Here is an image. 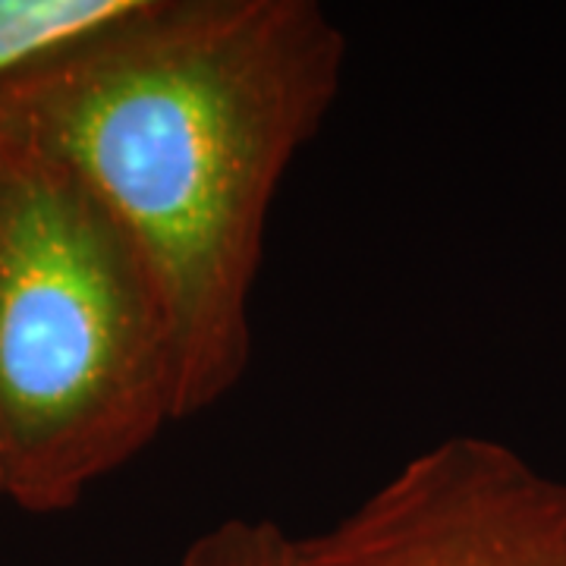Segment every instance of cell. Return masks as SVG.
<instances>
[{
  "label": "cell",
  "instance_id": "6da1fadb",
  "mask_svg": "<svg viewBox=\"0 0 566 566\" xmlns=\"http://www.w3.org/2000/svg\"><path fill=\"white\" fill-rule=\"evenodd\" d=\"M346 51L315 0H129L0 80V133L61 158L151 268L180 419L249 371L268 214L340 95Z\"/></svg>",
  "mask_w": 566,
  "mask_h": 566
},
{
  "label": "cell",
  "instance_id": "7a4b0ae2",
  "mask_svg": "<svg viewBox=\"0 0 566 566\" xmlns=\"http://www.w3.org/2000/svg\"><path fill=\"white\" fill-rule=\"evenodd\" d=\"M177 419L139 245L61 158L0 133V497L63 513Z\"/></svg>",
  "mask_w": 566,
  "mask_h": 566
},
{
  "label": "cell",
  "instance_id": "3957f363",
  "mask_svg": "<svg viewBox=\"0 0 566 566\" xmlns=\"http://www.w3.org/2000/svg\"><path fill=\"white\" fill-rule=\"evenodd\" d=\"M296 566H566V479L513 447L453 434L406 460Z\"/></svg>",
  "mask_w": 566,
  "mask_h": 566
},
{
  "label": "cell",
  "instance_id": "277c9868",
  "mask_svg": "<svg viewBox=\"0 0 566 566\" xmlns=\"http://www.w3.org/2000/svg\"><path fill=\"white\" fill-rule=\"evenodd\" d=\"M126 7L129 0H0V80Z\"/></svg>",
  "mask_w": 566,
  "mask_h": 566
},
{
  "label": "cell",
  "instance_id": "5b68a950",
  "mask_svg": "<svg viewBox=\"0 0 566 566\" xmlns=\"http://www.w3.org/2000/svg\"><path fill=\"white\" fill-rule=\"evenodd\" d=\"M180 566H296L293 538L268 520H227L186 547Z\"/></svg>",
  "mask_w": 566,
  "mask_h": 566
}]
</instances>
